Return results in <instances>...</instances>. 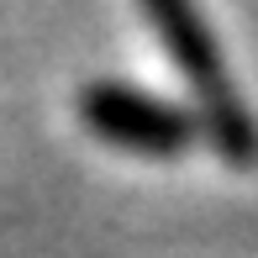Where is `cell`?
Segmentation results:
<instances>
[{
	"mask_svg": "<svg viewBox=\"0 0 258 258\" xmlns=\"http://www.w3.org/2000/svg\"><path fill=\"white\" fill-rule=\"evenodd\" d=\"M79 121L100 143L121 148V153H143V158H174L201 137L195 111L169 105L137 85H121V79H95L79 90Z\"/></svg>",
	"mask_w": 258,
	"mask_h": 258,
	"instance_id": "obj_2",
	"label": "cell"
},
{
	"mask_svg": "<svg viewBox=\"0 0 258 258\" xmlns=\"http://www.w3.org/2000/svg\"><path fill=\"white\" fill-rule=\"evenodd\" d=\"M143 11L158 27L169 58L179 63V74L190 79V95H195L190 111H195V121H201V137L227 163H237V169L258 163V121H253L248 105H242L237 85H232L227 58H221L216 37H211L206 16L195 6H184V0H148Z\"/></svg>",
	"mask_w": 258,
	"mask_h": 258,
	"instance_id": "obj_1",
	"label": "cell"
}]
</instances>
